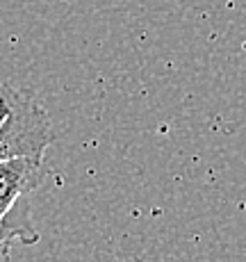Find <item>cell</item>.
Returning a JSON list of instances; mask_svg holds the SVG:
<instances>
[{
  "label": "cell",
  "mask_w": 246,
  "mask_h": 262,
  "mask_svg": "<svg viewBox=\"0 0 246 262\" xmlns=\"http://www.w3.org/2000/svg\"><path fill=\"white\" fill-rule=\"evenodd\" d=\"M7 212H9V210H3V208H0V221L5 219V214H7Z\"/></svg>",
  "instance_id": "4"
},
{
  "label": "cell",
  "mask_w": 246,
  "mask_h": 262,
  "mask_svg": "<svg viewBox=\"0 0 246 262\" xmlns=\"http://www.w3.org/2000/svg\"><path fill=\"white\" fill-rule=\"evenodd\" d=\"M43 176V158L0 160V208L12 210L18 201L41 185Z\"/></svg>",
  "instance_id": "2"
},
{
  "label": "cell",
  "mask_w": 246,
  "mask_h": 262,
  "mask_svg": "<svg viewBox=\"0 0 246 262\" xmlns=\"http://www.w3.org/2000/svg\"><path fill=\"white\" fill-rule=\"evenodd\" d=\"M14 242L25 246H32L39 242V230L32 226L30 219V208L25 203V199H21L7 214L0 221V249L7 253L12 249Z\"/></svg>",
  "instance_id": "3"
},
{
  "label": "cell",
  "mask_w": 246,
  "mask_h": 262,
  "mask_svg": "<svg viewBox=\"0 0 246 262\" xmlns=\"http://www.w3.org/2000/svg\"><path fill=\"white\" fill-rule=\"evenodd\" d=\"M55 133L43 105L28 89L0 87V160L43 158Z\"/></svg>",
  "instance_id": "1"
}]
</instances>
